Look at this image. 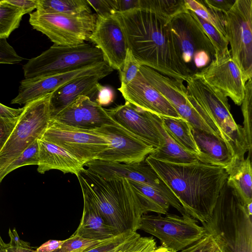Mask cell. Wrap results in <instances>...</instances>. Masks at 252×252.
I'll return each mask as SVG.
<instances>
[{
	"mask_svg": "<svg viewBox=\"0 0 252 252\" xmlns=\"http://www.w3.org/2000/svg\"><path fill=\"white\" fill-rule=\"evenodd\" d=\"M129 182L137 195L145 214L148 212L163 215L167 213L170 205L158 191L141 183Z\"/></svg>",
	"mask_w": 252,
	"mask_h": 252,
	"instance_id": "f546056e",
	"label": "cell"
},
{
	"mask_svg": "<svg viewBox=\"0 0 252 252\" xmlns=\"http://www.w3.org/2000/svg\"><path fill=\"white\" fill-rule=\"evenodd\" d=\"M19 117L14 118L0 117V151L15 127Z\"/></svg>",
	"mask_w": 252,
	"mask_h": 252,
	"instance_id": "7bdbcfd3",
	"label": "cell"
},
{
	"mask_svg": "<svg viewBox=\"0 0 252 252\" xmlns=\"http://www.w3.org/2000/svg\"><path fill=\"white\" fill-rule=\"evenodd\" d=\"M203 1L209 7L224 13L232 7L235 0H203Z\"/></svg>",
	"mask_w": 252,
	"mask_h": 252,
	"instance_id": "bcb514c9",
	"label": "cell"
},
{
	"mask_svg": "<svg viewBox=\"0 0 252 252\" xmlns=\"http://www.w3.org/2000/svg\"><path fill=\"white\" fill-rule=\"evenodd\" d=\"M169 26L190 75L215 59L214 48L193 12L187 9L176 15L170 20Z\"/></svg>",
	"mask_w": 252,
	"mask_h": 252,
	"instance_id": "ba28073f",
	"label": "cell"
},
{
	"mask_svg": "<svg viewBox=\"0 0 252 252\" xmlns=\"http://www.w3.org/2000/svg\"><path fill=\"white\" fill-rule=\"evenodd\" d=\"M189 216L175 214H143L139 229L158 238L167 250L178 252L202 238L206 233L203 226Z\"/></svg>",
	"mask_w": 252,
	"mask_h": 252,
	"instance_id": "30bf717a",
	"label": "cell"
},
{
	"mask_svg": "<svg viewBox=\"0 0 252 252\" xmlns=\"http://www.w3.org/2000/svg\"><path fill=\"white\" fill-rule=\"evenodd\" d=\"M123 247L121 249H120L115 251L114 252H123V249H122Z\"/></svg>",
	"mask_w": 252,
	"mask_h": 252,
	"instance_id": "9f6ffc18",
	"label": "cell"
},
{
	"mask_svg": "<svg viewBox=\"0 0 252 252\" xmlns=\"http://www.w3.org/2000/svg\"><path fill=\"white\" fill-rule=\"evenodd\" d=\"M195 16L210 39L215 51V57H221L229 51L228 42L214 27L196 14Z\"/></svg>",
	"mask_w": 252,
	"mask_h": 252,
	"instance_id": "d590c367",
	"label": "cell"
},
{
	"mask_svg": "<svg viewBox=\"0 0 252 252\" xmlns=\"http://www.w3.org/2000/svg\"><path fill=\"white\" fill-rule=\"evenodd\" d=\"M23 111L22 108L15 109L0 103V117L14 118L19 117Z\"/></svg>",
	"mask_w": 252,
	"mask_h": 252,
	"instance_id": "816d5d0a",
	"label": "cell"
},
{
	"mask_svg": "<svg viewBox=\"0 0 252 252\" xmlns=\"http://www.w3.org/2000/svg\"><path fill=\"white\" fill-rule=\"evenodd\" d=\"M51 94L23 107L17 124L0 151V183L6 167L34 141L41 139L50 120Z\"/></svg>",
	"mask_w": 252,
	"mask_h": 252,
	"instance_id": "8992f818",
	"label": "cell"
},
{
	"mask_svg": "<svg viewBox=\"0 0 252 252\" xmlns=\"http://www.w3.org/2000/svg\"><path fill=\"white\" fill-rule=\"evenodd\" d=\"M36 11L43 14L69 15L92 13L87 0H38Z\"/></svg>",
	"mask_w": 252,
	"mask_h": 252,
	"instance_id": "f1b7e54d",
	"label": "cell"
},
{
	"mask_svg": "<svg viewBox=\"0 0 252 252\" xmlns=\"http://www.w3.org/2000/svg\"><path fill=\"white\" fill-rule=\"evenodd\" d=\"M169 251L165 248L162 246L158 247L157 249L153 252H168Z\"/></svg>",
	"mask_w": 252,
	"mask_h": 252,
	"instance_id": "db71d44e",
	"label": "cell"
},
{
	"mask_svg": "<svg viewBox=\"0 0 252 252\" xmlns=\"http://www.w3.org/2000/svg\"><path fill=\"white\" fill-rule=\"evenodd\" d=\"M91 7L96 11L97 15L112 14L116 11L115 0H87Z\"/></svg>",
	"mask_w": 252,
	"mask_h": 252,
	"instance_id": "ee69618b",
	"label": "cell"
},
{
	"mask_svg": "<svg viewBox=\"0 0 252 252\" xmlns=\"http://www.w3.org/2000/svg\"><path fill=\"white\" fill-rule=\"evenodd\" d=\"M212 252H220V251H219V250L215 246V248L214 249V250L212 251Z\"/></svg>",
	"mask_w": 252,
	"mask_h": 252,
	"instance_id": "6f0895ef",
	"label": "cell"
},
{
	"mask_svg": "<svg viewBox=\"0 0 252 252\" xmlns=\"http://www.w3.org/2000/svg\"><path fill=\"white\" fill-rule=\"evenodd\" d=\"M141 66L128 49L122 67L119 71L121 85L130 82L137 75Z\"/></svg>",
	"mask_w": 252,
	"mask_h": 252,
	"instance_id": "f35d334b",
	"label": "cell"
},
{
	"mask_svg": "<svg viewBox=\"0 0 252 252\" xmlns=\"http://www.w3.org/2000/svg\"><path fill=\"white\" fill-rule=\"evenodd\" d=\"M38 164L40 174L52 169L77 176L84 169V165L61 147L42 139H38Z\"/></svg>",
	"mask_w": 252,
	"mask_h": 252,
	"instance_id": "603a6c76",
	"label": "cell"
},
{
	"mask_svg": "<svg viewBox=\"0 0 252 252\" xmlns=\"http://www.w3.org/2000/svg\"><path fill=\"white\" fill-rule=\"evenodd\" d=\"M145 160L168 186L186 212L201 223L212 215L227 178L225 169L199 161L175 163L150 156Z\"/></svg>",
	"mask_w": 252,
	"mask_h": 252,
	"instance_id": "7a4b0ae2",
	"label": "cell"
},
{
	"mask_svg": "<svg viewBox=\"0 0 252 252\" xmlns=\"http://www.w3.org/2000/svg\"><path fill=\"white\" fill-rule=\"evenodd\" d=\"M226 184L244 205L252 202V169L251 156L234 160L225 169Z\"/></svg>",
	"mask_w": 252,
	"mask_h": 252,
	"instance_id": "484cf974",
	"label": "cell"
},
{
	"mask_svg": "<svg viewBox=\"0 0 252 252\" xmlns=\"http://www.w3.org/2000/svg\"><path fill=\"white\" fill-rule=\"evenodd\" d=\"M162 125L173 140L186 151L197 156L199 151L189 124L181 118L161 117Z\"/></svg>",
	"mask_w": 252,
	"mask_h": 252,
	"instance_id": "83f0119b",
	"label": "cell"
},
{
	"mask_svg": "<svg viewBox=\"0 0 252 252\" xmlns=\"http://www.w3.org/2000/svg\"><path fill=\"white\" fill-rule=\"evenodd\" d=\"M215 248L211 235L206 232L202 238L180 252H212Z\"/></svg>",
	"mask_w": 252,
	"mask_h": 252,
	"instance_id": "b9f144b4",
	"label": "cell"
},
{
	"mask_svg": "<svg viewBox=\"0 0 252 252\" xmlns=\"http://www.w3.org/2000/svg\"><path fill=\"white\" fill-rule=\"evenodd\" d=\"M187 9L193 12L199 17L214 27L226 38L223 13L207 6L203 0H184Z\"/></svg>",
	"mask_w": 252,
	"mask_h": 252,
	"instance_id": "4dcf8cb0",
	"label": "cell"
},
{
	"mask_svg": "<svg viewBox=\"0 0 252 252\" xmlns=\"http://www.w3.org/2000/svg\"><path fill=\"white\" fill-rule=\"evenodd\" d=\"M139 72L149 84L168 100L181 118L186 121L190 126L211 133L221 139L220 133L189 103L183 81L169 77L144 65L141 66Z\"/></svg>",
	"mask_w": 252,
	"mask_h": 252,
	"instance_id": "5bb4252c",
	"label": "cell"
},
{
	"mask_svg": "<svg viewBox=\"0 0 252 252\" xmlns=\"http://www.w3.org/2000/svg\"><path fill=\"white\" fill-rule=\"evenodd\" d=\"M158 247L152 237H141L138 234L123 246V252H153Z\"/></svg>",
	"mask_w": 252,
	"mask_h": 252,
	"instance_id": "74e56055",
	"label": "cell"
},
{
	"mask_svg": "<svg viewBox=\"0 0 252 252\" xmlns=\"http://www.w3.org/2000/svg\"><path fill=\"white\" fill-rule=\"evenodd\" d=\"M194 74L229 97L235 104L241 105L247 82L234 62L230 50L221 57L215 58L207 66Z\"/></svg>",
	"mask_w": 252,
	"mask_h": 252,
	"instance_id": "2e32d148",
	"label": "cell"
},
{
	"mask_svg": "<svg viewBox=\"0 0 252 252\" xmlns=\"http://www.w3.org/2000/svg\"><path fill=\"white\" fill-rule=\"evenodd\" d=\"M138 234L132 231H126L85 252H114L121 249L126 242Z\"/></svg>",
	"mask_w": 252,
	"mask_h": 252,
	"instance_id": "ab89813d",
	"label": "cell"
},
{
	"mask_svg": "<svg viewBox=\"0 0 252 252\" xmlns=\"http://www.w3.org/2000/svg\"><path fill=\"white\" fill-rule=\"evenodd\" d=\"M24 15L21 10L6 0H0V38H8L19 27Z\"/></svg>",
	"mask_w": 252,
	"mask_h": 252,
	"instance_id": "1f68e13d",
	"label": "cell"
},
{
	"mask_svg": "<svg viewBox=\"0 0 252 252\" xmlns=\"http://www.w3.org/2000/svg\"><path fill=\"white\" fill-rule=\"evenodd\" d=\"M252 0H235L223 13L226 38L230 52L247 82L252 76Z\"/></svg>",
	"mask_w": 252,
	"mask_h": 252,
	"instance_id": "8fae6325",
	"label": "cell"
},
{
	"mask_svg": "<svg viewBox=\"0 0 252 252\" xmlns=\"http://www.w3.org/2000/svg\"><path fill=\"white\" fill-rule=\"evenodd\" d=\"M202 224L220 252H252V216L226 182Z\"/></svg>",
	"mask_w": 252,
	"mask_h": 252,
	"instance_id": "5b68a950",
	"label": "cell"
},
{
	"mask_svg": "<svg viewBox=\"0 0 252 252\" xmlns=\"http://www.w3.org/2000/svg\"><path fill=\"white\" fill-rule=\"evenodd\" d=\"M112 14L122 27L128 49L141 65L179 81L187 80L190 74L168 19L142 7Z\"/></svg>",
	"mask_w": 252,
	"mask_h": 252,
	"instance_id": "6da1fadb",
	"label": "cell"
},
{
	"mask_svg": "<svg viewBox=\"0 0 252 252\" xmlns=\"http://www.w3.org/2000/svg\"><path fill=\"white\" fill-rule=\"evenodd\" d=\"M110 240H92L73 234L64 241L60 248L54 252H85Z\"/></svg>",
	"mask_w": 252,
	"mask_h": 252,
	"instance_id": "8d00e7d4",
	"label": "cell"
},
{
	"mask_svg": "<svg viewBox=\"0 0 252 252\" xmlns=\"http://www.w3.org/2000/svg\"><path fill=\"white\" fill-rule=\"evenodd\" d=\"M97 15L95 13L69 15L30 14L33 28L46 35L54 44L64 46L80 45L89 40L94 31Z\"/></svg>",
	"mask_w": 252,
	"mask_h": 252,
	"instance_id": "9c48e42d",
	"label": "cell"
},
{
	"mask_svg": "<svg viewBox=\"0 0 252 252\" xmlns=\"http://www.w3.org/2000/svg\"><path fill=\"white\" fill-rule=\"evenodd\" d=\"M67 151L84 165L97 159L109 141L94 129L69 126L50 120L41 138Z\"/></svg>",
	"mask_w": 252,
	"mask_h": 252,
	"instance_id": "7c38bea8",
	"label": "cell"
},
{
	"mask_svg": "<svg viewBox=\"0 0 252 252\" xmlns=\"http://www.w3.org/2000/svg\"><path fill=\"white\" fill-rule=\"evenodd\" d=\"M113 71L81 77L70 81L51 93L49 102L50 119L71 103L78 96L96 95L99 81Z\"/></svg>",
	"mask_w": 252,
	"mask_h": 252,
	"instance_id": "7402d4cb",
	"label": "cell"
},
{
	"mask_svg": "<svg viewBox=\"0 0 252 252\" xmlns=\"http://www.w3.org/2000/svg\"><path fill=\"white\" fill-rule=\"evenodd\" d=\"M109 143L97 159L124 163L144 160L155 148L119 124L105 125L94 129Z\"/></svg>",
	"mask_w": 252,
	"mask_h": 252,
	"instance_id": "9a60e30c",
	"label": "cell"
},
{
	"mask_svg": "<svg viewBox=\"0 0 252 252\" xmlns=\"http://www.w3.org/2000/svg\"><path fill=\"white\" fill-rule=\"evenodd\" d=\"M89 40L100 50L104 61L110 67L121 69L128 46L122 27L113 14L97 15Z\"/></svg>",
	"mask_w": 252,
	"mask_h": 252,
	"instance_id": "e0dca14e",
	"label": "cell"
},
{
	"mask_svg": "<svg viewBox=\"0 0 252 252\" xmlns=\"http://www.w3.org/2000/svg\"><path fill=\"white\" fill-rule=\"evenodd\" d=\"M64 240H50L36 250L37 252H54L60 248Z\"/></svg>",
	"mask_w": 252,
	"mask_h": 252,
	"instance_id": "681fc988",
	"label": "cell"
},
{
	"mask_svg": "<svg viewBox=\"0 0 252 252\" xmlns=\"http://www.w3.org/2000/svg\"><path fill=\"white\" fill-rule=\"evenodd\" d=\"M8 234L10 239V242L7 244L9 247L24 248H31L29 243L25 242L20 238L15 228H14L12 230L9 228Z\"/></svg>",
	"mask_w": 252,
	"mask_h": 252,
	"instance_id": "c3c4849f",
	"label": "cell"
},
{
	"mask_svg": "<svg viewBox=\"0 0 252 252\" xmlns=\"http://www.w3.org/2000/svg\"><path fill=\"white\" fill-rule=\"evenodd\" d=\"M189 126L199 151L197 156L199 161L224 169L232 162L233 157L222 139L211 133Z\"/></svg>",
	"mask_w": 252,
	"mask_h": 252,
	"instance_id": "cb8c5ba5",
	"label": "cell"
},
{
	"mask_svg": "<svg viewBox=\"0 0 252 252\" xmlns=\"http://www.w3.org/2000/svg\"><path fill=\"white\" fill-rule=\"evenodd\" d=\"M4 244V242L2 240L0 236V247H1Z\"/></svg>",
	"mask_w": 252,
	"mask_h": 252,
	"instance_id": "11a10c76",
	"label": "cell"
},
{
	"mask_svg": "<svg viewBox=\"0 0 252 252\" xmlns=\"http://www.w3.org/2000/svg\"><path fill=\"white\" fill-rule=\"evenodd\" d=\"M5 38H0V64H16L23 60Z\"/></svg>",
	"mask_w": 252,
	"mask_h": 252,
	"instance_id": "60d3db41",
	"label": "cell"
},
{
	"mask_svg": "<svg viewBox=\"0 0 252 252\" xmlns=\"http://www.w3.org/2000/svg\"><path fill=\"white\" fill-rule=\"evenodd\" d=\"M77 177L83 196L96 206L109 225L120 234L139 229L145 213L128 180H107L88 168H84Z\"/></svg>",
	"mask_w": 252,
	"mask_h": 252,
	"instance_id": "3957f363",
	"label": "cell"
},
{
	"mask_svg": "<svg viewBox=\"0 0 252 252\" xmlns=\"http://www.w3.org/2000/svg\"><path fill=\"white\" fill-rule=\"evenodd\" d=\"M155 125L162 135L163 142L149 156L159 160L175 163H187L198 161L197 156L183 149L164 129L161 116L152 113Z\"/></svg>",
	"mask_w": 252,
	"mask_h": 252,
	"instance_id": "4316f807",
	"label": "cell"
},
{
	"mask_svg": "<svg viewBox=\"0 0 252 252\" xmlns=\"http://www.w3.org/2000/svg\"><path fill=\"white\" fill-rule=\"evenodd\" d=\"M50 120L82 129H94L105 125L117 124L106 109L85 95L78 96Z\"/></svg>",
	"mask_w": 252,
	"mask_h": 252,
	"instance_id": "ffe728a7",
	"label": "cell"
},
{
	"mask_svg": "<svg viewBox=\"0 0 252 252\" xmlns=\"http://www.w3.org/2000/svg\"><path fill=\"white\" fill-rule=\"evenodd\" d=\"M108 69V65L103 62L56 75L25 78L21 81L18 94L11 103L26 104L53 93L75 79L105 72Z\"/></svg>",
	"mask_w": 252,
	"mask_h": 252,
	"instance_id": "ac0fdd59",
	"label": "cell"
},
{
	"mask_svg": "<svg viewBox=\"0 0 252 252\" xmlns=\"http://www.w3.org/2000/svg\"><path fill=\"white\" fill-rule=\"evenodd\" d=\"M114 99L113 90L110 87L103 86L99 84L95 101L101 106H106L111 104Z\"/></svg>",
	"mask_w": 252,
	"mask_h": 252,
	"instance_id": "f6af8a7d",
	"label": "cell"
},
{
	"mask_svg": "<svg viewBox=\"0 0 252 252\" xmlns=\"http://www.w3.org/2000/svg\"><path fill=\"white\" fill-rule=\"evenodd\" d=\"M84 166L107 180L127 179L147 185L158 191L173 207L177 209L180 206L171 190L145 159L130 163L95 159Z\"/></svg>",
	"mask_w": 252,
	"mask_h": 252,
	"instance_id": "4fadbf2b",
	"label": "cell"
},
{
	"mask_svg": "<svg viewBox=\"0 0 252 252\" xmlns=\"http://www.w3.org/2000/svg\"><path fill=\"white\" fill-rule=\"evenodd\" d=\"M0 252H37L36 251L33 250L32 248H24L21 247H9L2 250Z\"/></svg>",
	"mask_w": 252,
	"mask_h": 252,
	"instance_id": "f5cc1de1",
	"label": "cell"
},
{
	"mask_svg": "<svg viewBox=\"0 0 252 252\" xmlns=\"http://www.w3.org/2000/svg\"><path fill=\"white\" fill-rule=\"evenodd\" d=\"M83 196L82 217L73 235L92 240L105 241L120 234L104 220L96 206L87 197Z\"/></svg>",
	"mask_w": 252,
	"mask_h": 252,
	"instance_id": "d4e9b609",
	"label": "cell"
},
{
	"mask_svg": "<svg viewBox=\"0 0 252 252\" xmlns=\"http://www.w3.org/2000/svg\"><path fill=\"white\" fill-rule=\"evenodd\" d=\"M104 62L95 46L84 43L72 46L54 44L23 66L24 77L31 78L56 75Z\"/></svg>",
	"mask_w": 252,
	"mask_h": 252,
	"instance_id": "52a82bcc",
	"label": "cell"
},
{
	"mask_svg": "<svg viewBox=\"0 0 252 252\" xmlns=\"http://www.w3.org/2000/svg\"><path fill=\"white\" fill-rule=\"evenodd\" d=\"M241 110L244 118L243 127L247 142L252 152V81L248 80L245 85V95L241 104Z\"/></svg>",
	"mask_w": 252,
	"mask_h": 252,
	"instance_id": "836d02e7",
	"label": "cell"
},
{
	"mask_svg": "<svg viewBox=\"0 0 252 252\" xmlns=\"http://www.w3.org/2000/svg\"><path fill=\"white\" fill-rule=\"evenodd\" d=\"M9 3L21 10L24 14L30 13L36 9L38 0H6Z\"/></svg>",
	"mask_w": 252,
	"mask_h": 252,
	"instance_id": "7dc6e473",
	"label": "cell"
},
{
	"mask_svg": "<svg viewBox=\"0 0 252 252\" xmlns=\"http://www.w3.org/2000/svg\"><path fill=\"white\" fill-rule=\"evenodd\" d=\"M118 90L126 101L145 111L161 117L180 118L168 100L148 82L139 71L130 82L121 85Z\"/></svg>",
	"mask_w": 252,
	"mask_h": 252,
	"instance_id": "44dd1931",
	"label": "cell"
},
{
	"mask_svg": "<svg viewBox=\"0 0 252 252\" xmlns=\"http://www.w3.org/2000/svg\"><path fill=\"white\" fill-rule=\"evenodd\" d=\"M187 98L201 116L220 134L233 158H244L249 152L243 126L237 124L230 112L228 98L217 89L195 74L186 81Z\"/></svg>",
	"mask_w": 252,
	"mask_h": 252,
	"instance_id": "277c9868",
	"label": "cell"
},
{
	"mask_svg": "<svg viewBox=\"0 0 252 252\" xmlns=\"http://www.w3.org/2000/svg\"><path fill=\"white\" fill-rule=\"evenodd\" d=\"M38 139L34 141L28 146L3 171L1 179L9 173L23 166L27 165H38Z\"/></svg>",
	"mask_w": 252,
	"mask_h": 252,
	"instance_id": "e575fe53",
	"label": "cell"
},
{
	"mask_svg": "<svg viewBox=\"0 0 252 252\" xmlns=\"http://www.w3.org/2000/svg\"><path fill=\"white\" fill-rule=\"evenodd\" d=\"M137 7L148 9L169 21L187 10L184 0H139Z\"/></svg>",
	"mask_w": 252,
	"mask_h": 252,
	"instance_id": "d6a6232c",
	"label": "cell"
},
{
	"mask_svg": "<svg viewBox=\"0 0 252 252\" xmlns=\"http://www.w3.org/2000/svg\"><path fill=\"white\" fill-rule=\"evenodd\" d=\"M116 11H125L138 7L139 0H115Z\"/></svg>",
	"mask_w": 252,
	"mask_h": 252,
	"instance_id": "f907efd6",
	"label": "cell"
},
{
	"mask_svg": "<svg viewBox=\"0 0 252 252\" xmlns=\"http://www.w3.org/2000/svg\"><path fill=\"white\" fill-rule=\"evenodd\" d=\"M106 111L118 124L155 148L162 144V137L153 122L152 113L127 101Z\"/></svg>",
	"mask_w": 252,
	"mask_h": 252,
	"instance_id": "d6986e66",
	"label": "cell"
},
{
	"mask_svg": "<svg viewBox=\"0 0 252 252\" xmlns=\"http://www.w3.org/2000/svg\"><path fill=\"white\" fill-rule=\"evenodd\" d=\"M168 252H171V251H168Z\"/></svg>",
	"mask_w": 252,
	"mask_h": 252,
	"instance_id": "680465c9",
	"label": "cell"
}]
</instances>
